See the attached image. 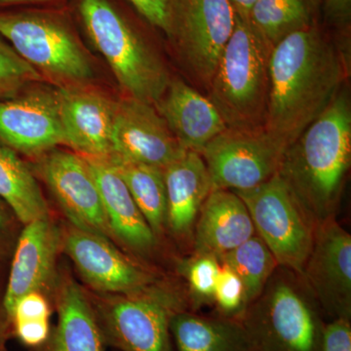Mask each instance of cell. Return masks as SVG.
<instances>
[{
  "instance_id": "cell-1",
  "label": "cell",
  "mask_w": 351,
  "mask_h": 351,
  "mask_svg": "<svg viewBox=\"0 0 351 351\" xmlns=\"http://www.w3.org/2000/svg\"><path fill=\"white\" fill-rule=\"evenodd\" d=\"M346 73L343 52L315 25L277 43L270 57L265 131L286 149L327 110Z\"/></svg>"
},
{
  "instance_id": "cell-2",
  "label": "cell",
  "mask_w": 351,
  "mask_h": 351,
  "mask_svg": "<svg viewBox=\"0 0 351 351\" xmlns=\"http://www.w3.org/2000/svg\"><path fill=\"white\" fill-rule=\"evenodd\" d=\"M351 163V101L341 88L284 152L277 175L316 226L336 218Z\"/></svg>"
},
{
  "instance_id": "cell-3",
  "label": "cell",
  "mask_w": 351,
  "mask_h": 351,
  "mask_svg": "<svg viewBox=\"0 0 351 351\" xmlns=\"http://www.w3.org/2000/svg\"><path fill=\"white\" fill-rule=\"evenodd\" d=\"M274 48L235 15L234 29L210 84L213 103L228 128H265L270 92V57Z\"/></svg>"
},
{
  "instance_id": "cell-4",
  "label": "cell",
  "mask_w": 351,
  "mask_h": 351,
  "mask_svg": "<svg viewBox=\"0 0 351 351\" xmlns=\"http://www.w3.org/2000/svg\"><path fill=\"white\" fill-rule=\"evenodd\" d=\"M321 313L301 276L278 267L241 322L256 351H320Z\"/></svg>"
},
{
  "instance_id": "cell-5",
  "label": "cell",
  "mask_w": 351,
  "mask_h": 351,
  "mask_svg": "<svg viewBox=\"0 0 351 351\" xmlns=\"http://www.w3.org/2000/svg\"><path fill=\"white\" fill-rule=\"evenodd\" d=\"M88 36L126 96L156 105L171 82L165 64L108 0H82Z\"/></svg>"
},
{
  "instance_id": "cell-6",
  "label": "cell",
  "mask_w": 351,
  "mask_h": 351,
  "mask_svg": "<svg viewBox=\"0 0 351 351\" xmlns=\"http://www.w3.org/2000/svg\"><path fill=\"white\" fill-rule=\"evenodd\" d=\"M0 34L43 76L62 86L93 78L91 61L64 21L44 13L0 14Z\"/></svg>"
},
{
  "instance_id": "cell-7",
  "label": "cell",
  "mask_w": 351,
  "mask_h": 351,
  "mask_svg": "<svg viewBox=\"0 0 351 351\" xmlns=\"http://www.w3.org/2000/svg\"><path fill=\"white\" fill-rule=\"evenodd\" d=\"M240 196L253 221L256 234L269 247L279 267L301 276L317 226L277 173L269 181Z\"/></svg>"
},
{
  "instance_id": "cell-8",
  "label": "cell",
  "mask_w": 351,
  "mask_h": 351,
  "mask_svg": "<svg viewBox=\"0 0 351 351\" xmlns=\"http://www.w3.org/2000/svg\"><path fill=\"white\" fill-rule=\"evenodd\" d=\"M182 309L186 302L179 295L154 285L108 300L95 314L106 345L120 351H173L170 320Z\"/></svg>"
},
{
  "instance_id": "cell-9",
  "label": "cell",
  "mask_w": 351,
  "mask_h": 351,
  "mask_svg": "<svg viewBox=\"0 0 351 351\" xmlns=\"http://www.w3.org/2000/svg\"><path fill=\"white\" fill-rule=\"evenodd\" d=\"M234 25L228 0H170L166 34L189 73L207 89Z\"/></svg>"
},
{
  "instance_id": "cell-10",
  "label": "cell",
  "mask_w": 351,
  "mask_h": 351,
  "mask_svg": "<svg viewBox=\"0 0 351 351\" xmlns=\"http://www.w3.org/2000/svg\"><path fill=\"white\" fill-rule=\"evenodd\" d=\"M285 147L265 131L226 128L200 152L213 189L247 191L278 171Z\"/></svg>"
},
{
  "instance_id": "cell-11",
  "label": "cell",
  "mask_w": 351,
  "mask_h": 351,
  "mask_svg": "<svg viewBox=\"0 0 351 351\" xmlns=\"http://www.w3.org/2000/svg\"><path fill=\"white\" fill-rule=\"evenodd\" d=\"M300 276L322 313L351 319V235L336 218L316 228Z\"/></svg>"
},
{
  "instance_id": "cell-12",
  "label": "cell",
  "mask_w": 351,
  "mask_h": 351,
  "mask_svg": "<svg viewBox=\"0 0 351 351\" xmlns=\"http://www.w3.org/2000/svg\"><path fill=\"white\" fill-rule=\"evenodd\" d=\"M43 156L39 171L71 225L108 239L112 230L86 158L55 149Z\"/></svg>"
},
{
  "instance_id": "cell-13",
  "label": "cell",
  "mask_w": 351,
  "mask_h": 351,
  "mask_svg": "<svg viewBox=\"0 0 351 351\" xmlns=\"http://www.w3.org/2000/svg\"><path fill=\"white\" fill-rule=\"evenodd\" d=\"M184 152L154 105L128 96L117 101L110 157L164 170Z\"/></svg>"
},
{
  "instance_id": "cell-14",
  "label": "cell",
  "mask_w": 351,
  "mask_h": 351,
  "mask_svg": "<svg viewBox=\"0 0 351 351\" xmlns=\"http://www.w3.org/2000/svg\"><path fill=\"white\" fill-rule=\"evenodd\" d=\"M0 143L29 156L64 145L57 90L36 87L0 100Z\"/></svg>"
},
{
  "instance_id": "cell-15",
  "label": "cell",
  "mask_w": 351,
  "mask_h": 351,
  "mask_svg": "<svg viewBox=\"0 0 351 351\" xmlns=\"http://www.w3.org/2000/svg\"><path fill=\"white\" fill-rule=\"evenodd\" d=\"M62 242L83 278L95 290L130 295L156 285L151 272L117 250L107 237L71 226Z\"/></svg>"
},
{
  "instance_id": "cell-16",
  "label": "cell",
  "mask_w": 351,
  "mask_h": 351,
  "mask_svg": "<svg viewBox=\"0 0 351 351\" xmlns=\"http://www.w3.org/2000/svg\"><path fill=\"white\" fill-rule=\"evenodd\" d=\"M64 145L86 157L112 156L117 101L82 85L57 89Z\"/></svg>"
},
{
  "instance_id": "cell-17",
  "label": "cell",
  "mask_w": 351,
  "mask_h": 351,
  "mask_svg": "<svg viewBox=\"0 0 351 351\" xmlns=\"http://www.w3.org/2000/svg\"><path fill=\"white\" fill-rule=\"evenodd\" d=\"M21 233L3 300L6 317L21 298L41 292L49 282L62 235L49 217L25 225Z\"/></svg>"
},
{
  "instance_id": "cell-18",
  "label": "cell",
  "mask_w": 351,
  "mask_h": 351,
  "mask_svg": "<svg viewBox=\"0 0 351 351\" xmlns=\"http://www.w3.org/2000/svg\"><path fill=\"white\" fill-rule=\"evenodd\" d=\"M167 215L166 228L182 243L193 246L196 219L213 191L206 164L198 152L186 151L163 170Z\"/></svg>"
},
{
  "instance_id": "cell-19",
  "label": "cell",
  "mask_w": 351,
  "mask_h": 351,
  "mask_svg": "<svg viewBox=\"0 0 351 351\" xmlns=\"http://www.w3.org/2000/svg\"><path fill=\"white\" fill-rule=\"evenodd\" d=\"M154 107L186 151L200 154L228 128L210 99L180 80H171Z\"/></svg>"
},
{
  "instance_id": "cell-20",
  "label": "cell",
  "mask_w": 351,
  "mask_h": 351,
  "mask_svg": "<svg viewBox=\"0 0 351 351\" xmlns=\"http://www.w3.org/2000/svg\"><path fill=\"white\" fill-rule=\"evenodd\" d=\"M84 157L100 191L112 234L137 253H151L158 239L132 197L114 164L110 157Z\"/></svg>"
},
{
  "instance_id": "cell-21",
  "label": "cell",
  "mask_w": 351,
  "mask_h": 351,
  "mask_svg": "<svg viewBox=\"0 0 351 351\" xmlns=\"http://www.w3.org/2000/svg\"><path fill=\"white\" fill-rule=\"evenodd\" d=\"M255 234L250 213L240 196L228 189H213L196 219L193 253L221 258Z\"/></svg>"
},
{
  "instance_id": "cell-22",
  "label": "cell",
  "mask_w": 351,
  "mask_h": 351,
  "mask_svg": "<svg viewBox=\"0 0 351 351\" xmlns=\"http://www.w3.org/2000/svg\"><path fill=\"white\" fill-rule=\"evenodd\" d=\"M170 331L176 351H256L241 321L182 309L173 314Z\"/></svg>"
},
{
  "instance_id": "cell-23",
  "label": "cell",
  "mask_w": 351,
  "mask_h": 351,
  "mask_svg": "<svg viewBox=\"0 0 351 351\" xmlns=\"http://www.w3.org/2000/svg\"><path fill=\"white\" fill-rule=\"evenodd\" d=\"M58 325L39 351H105V339L82 289L64 284L58 300Z\"/></svg>"
},
{
  "instance_id": "cell-24",
  "label": "cell",
  "mask_w": 351,
  "mask_h": 351,
  "mask_svg": "<svg viewBox=\"0 0 351 351\" xmlns=\"http://www.w3.org/2000/svg\"><path fill=\"white\" fill-rule=\"evenodd\" d=\"M0 197L23 223L49 217L46 201L31 170L16 152L0 143Z\"/></svg>"
},
{
  "instance_id": "cell-25",
  "label": "cell",
  "mask_w": 351,
  "mask_h": 351,
  "mask_svg": "<svg viewBox=\"0 0 351 351\" xmlns=\"http://www.w3.org/2000/svg\"><path fill=\"white\" fill-rule=\"evenodd\" d=\"M128 186L132 197L158 239L166 228L167 198L163 170L110 157Z\"/></svg>"
},
{
  "instance_id": "cell-26",
  "label": "cell",
  "mask_w": 351,
  "mask_h": 351,
  "mask_svg": "<svg viewBox=\"0 0 351 351\" xmlns=\"http://www.w3.org/2000/svg\"><path fill=\"white\" fill-rule=\"evenodd\" d=\"M313 13L307 0H256L249 22L274 48L290 34L313 25Z\"/></svg>"
},
{
  "instance_id": "cell-27",
  "label": "cell",
  "mask_w": 351,
  "mask_h": 351,
  "mask_svg": "<svg viewBox=\"0 0 351 351\" xmlns=\"http://www.w3.org/2000/svg\"><path fill=\"white\" fill-rule=\"evenodd\" d=\"M239 276L246 291L248 306L263 292L278 263L257 234L219 258Z\"/></svg>"
},
{
  "instance_id": "cell-28",
  "label": "cell",
  "mask_w": 351,
  "mask_h": 351,
  "mask_svg": "<svg viewBox=\"0 0 351 351\" xmlns=\"http://www.w3.org/2000/svg\"><path fill=\"white\" fill-rule=\"evenodd\" d=\"M49 304L40 292H32L21 298L9 313L17 338L29 348H38L51 334Z\"/></svg>"
},
{
  "instance_id": "cell-29",
  "label": "cell",
  "mask_w": 351,
  "mask_h": 351,
  "mask_svg": "<svg viewBox=\"0 0 351 351\" xmlns=\"http://www.w3.org/2000/svg\"><path fill=\"white\" fill-rule=\"evenodd\" d=\"M221 261L210 254H195L182 263L188 283L191 302L195 309L213 304L215 288L221 270Z\"/></svg>"
},
{
  "instance_id": "cell-30",
  "label": "cell",
  "mask_w": 351,
  "mask_h": 351,
  "mask_svg": "<svg viewBox=\"0 0 351 351\" xmlns=\"http://www.w3.org/2000/svg\"><path fill=\"white\" fill-rule=\"evenodd\" d=\"M43 80V76L34 66L0 40V100L14 98L27 85Z\"/></svg>"
},
{
  "instance_id": "cell-31",
  "label": "cell",
  "mask_w": 351,
  "mask_h": 351,
  "mask_svg": "<svg viewBox=\"0 0 351 351\" xmlns=\"http://www.w3.org/2000/svg\"><path fill=\"white\" fill-rule=\"evenodd\" d=\"M221 265L213 301L218 311L217 315L241 321L248 307L243 283L228 265L223 263Z\"/></svg>"
},
{
  "instance_id": "cell-32",
  "label": "cell",
  "mask_w": 351,
  "mask_h": 351,
  "mask_svg": "<svg viewBox=\"0 0 351 351\" xmlns=\"http://www.w3.org/2000/svg\"><path fill=\"white\" fill-rule=\"evenodd\" d=\"M320 351H351V319L334 318L325 322Z\"/></svg>"
},
{
  "instance_id": "cell-33",
  "label": "cell",
  "mask_w": 351,
  "mask_h": 351,
  "mask_svg": "<svg viewBox=\"0 0 351 351\" xmlns=\"http://www.w3.org/2000/svg\"><path fill=\"white\" fill-rule=\"evenodd\" d=\"M138 12L151 23L167 32L169 24L170 0H128Z\"/></svg>"
},
{
  "instance_id": "cell-34",
  "label": "cell",
  "mask_w": 351,
  "mask_h": 351,
  "mask_svg": "<svg viewBox=\"0 0 351 351\" xmlns=\"http://www.w3.org/2000/svg\"><path fill=\"white\" fill-rule=\"evenodd\" d=\"M328 22L338 29H348L350 23L351 0H322Z\"/></svg>"
},
{
  "instance_id": "cell-35",
  "label": "cell",
  "mask_w": 351,
  "mask_h": 351,
  "mask_svg": "<svg viewBox=\"0 0 351 351\" xmlns=\"http://www.w3.org/2000/svg\"><path fill=\"white\" fill-rule=\"evenodd\" d=\"M234 10L235 15L240 19L249 20L251 9L256 0H228Z\"/></svg>"
},
{
  "instance_id": "cell-36",
  "label": "cell",
  "mask_w": 351,
  "mask_h": 351,
  "mask_svg": "<svg viewBox=\"0 0 351 351\" xmlns=\"http://www.w3.org/2000/svg\"><path fill=\"white\" fill-rule=\"evenodd\" d=\"M309 3V6H311V10H313V12L316 10V9L318 8V6L320 5L321 2H322V0H307Z\"/></svg>"
},
{
  "instance_id": "cell-37",
  "label": "cell",
  "mask_w": 351,
  "mask_h": 351,
  "mask_svg": "<svg viewBox=\"0 0 351 351\" xmlns=\"http://www.w3.org/2000/svg\"><path fill=\"white\" fill-rule=\"evenodd\" d=\"M36 1V0H0V4L16 3V2Z\"/></svg>"
},
{
  "instance_id": "cell-38",
  "label": "cell",
  "mask_w": 351,
  "mask_h": 351,
  "mask_svg": "<svg viewBox=\"0 0 351 351\" xmlns=\"http://www.w3.org/2000/svg\"><path fill=\"white\" fill-rule=\"evenodd\" d=\"M4 223H5V217L2 213L1 209H0V230L3 228Z\"/></svg>"
},
{
  "instance_id": "cell-39",
  "label": "cell",
  "mask_w": 351,
  "mask_h": 351,
  "mask_svg": "<svg viewBox=\"0 0 351 351\" xmlns=\"http://www.w3.org/2000/svg\"><path fill=\"white\" fill-rule=\"evenodd\" d=\"M4 330H5L4 326H0V351H4L2 350V334H3Z\"/></svg>"
}]
</instances>
